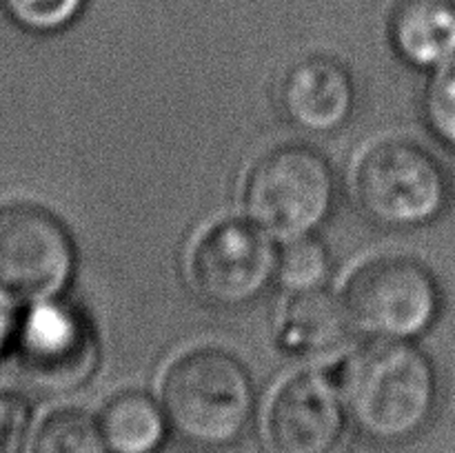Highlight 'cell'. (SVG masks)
<instances>
[{
	"mask_svg": "<svg viewBox=\"0 0 455 453\" xmlns=\"http://www.w3.org/2000/svg\"><path fill=\"white\" fill-rule=\"evenodd\" d=\"M336 376L351 422L378 442L413 438L438 407V369L413 342L367 340L336 369Z\"/></svg>",
	"mask_w": 455,
	"mask_h": 453,
	"instance_id": "cell-1",
	"label": "cell"
},
{
	"mask_svg": "<svg viewBox=\"0 0 455 453\" xmlns=\"http://www.w3.org/2000/svg\"><path fill=\"white\" fill-rule=\"evenodd\" d=\"M278 242L244 216L203 225L185 249L182 271L189 291L213 309H240L275 284Z\"/></svg>",
	"mask_w": 455,
	"mask_h": 453,
	"instance_id": "cell-6",
	"label": "cell"
},
{
	"mask_svg": "<svg viewBox=\"0 0 455 453\" xmlns=\"http://www.w3.org/2000/svg\"><path fill=\"white\" fill-rule=\"evenodd\" d=\"M29 453H109L98 416L78 407H58L36 426Z\"/></svg>",
	"mask_w": 455,
	"mask_h": 453,
	"instance_id": "cell-14",
	"label": "cell"
},
{
	"mask_svg": "<svg viewBox=\"0 0 455 453\" xmlns=\"http://www.w3.org/2000/svg\"><path fill=\"white\" fill-rule=\"evenodd\" d=\"M98 425L109 453H158L172 433L160 398L142 389L111 395L98 413Z\"/></svg>",
	"mask_w": 455,
	"mask_h": 453,
	"instance_id": "cell-13",
	"label": "cell"
},
{
	"mask_svg": "<svg viewBox=\"0 0 455 453\" xmlns=\"http://www.w3.org/2000/svg\"><path fill=\"white\" fill-rule=\"evenodd\" d=\"M280 109L296 129L315 136L336 133L355 111L358 89L340 60L314 53L293 62L283 76Z\"/></svg>",
	"mask_w": 455,
	"mask_h": 453,
	"instance_id": "cell-10",
	"label": "cell"
},
{
	"mask_svg": "<svg viewBox=\"0 0 455 453\" xmlns=\"http://www.w3.org/2000/svg\"><path fill=\"white\" fill-rule=\"evenodd\" d=\"M422 114L431 133L455 151V58L429 71L422 91Z\"/></svg>",
	"mask_w": 455,
	"mask_h": 453,
	"instance_id": "cell-16",
	"label": "cell"
},
{
	"mask_svg": "<svg viewBox=\"0 0 455 453\" xmlns=\"http://www.w3.org/2000/svg\"><path fill=\"white\" fill-rule=\"evenodd\" d=\"M329 274H331V256L327 244L318 235H305L278 244L275 284L284 293L327 287Z\"/></svg>",
	"mask_w": 455,
	"mask_h": 453,
	"instance_id": "cell-15",
	"label": "cell"
},
{
	"mask_svg": "<svg viewBox=\"0 0 455 453\" xmlns=\"http://www.w3.org/2000/svg\"><path fill=\"white\" fill-rule=\"evenodd\" d=\"M34 407L18 391L0 389V453H27Z\"/></svg>",
	"mask_w": 455,
	"mask_h": 453,
	"instance_id": "cell-18",
	"label": "cell"
},
{
	"mask_svg": "<svg viewBox=\"0 0 455 453\" xmlns=\"http://www.w3.org/2000/svg\"><path fill=\"white\" fill-rule=\"evenodd\" d=\"M158 398L178 438L200 449H225L243 440L251 425L256 382L229 349L198 345L164 364Z\"/></svg>",
	"mask_w": 455,
	"mask_h": 453,
	"instance_id": "cell-2",
	"label": "cell"
},
{
	"mask_svg": "<svg viewBox=\"0 0 455 453\" xmlns=\"http://www.w3.org/2000/svg\"><path fill=\"white\" fill-rule=\"evenodd\" d=\"M354 333L340 291L327 287L284 293L275 338L293 355L315 358L340 346Z\"/></svg>",
	"mask_w": 455,
	"mask_h": 453,
	"instance_id": "cell-11",
	"label": "cell"
},
{
	"mask_svg": "<svg viewBox=\"0 0 455 453\" xmlns=\"http://www.w3.org/2000/svg\"><path fill=\"white\" fill-rule=\"evenodd\" d=\"M351 417L336 369H300L278 382L265 407L271 453H340Z\"/></svg>",
	"mask_w": 455,
	"mask_h": 453,
	"instance_id": "cell-9",
	"label": "cell"
},
{
	"mask_svg": "<svg viewBox=\"0 0 455 453\" xmlns=\"http://www.w3.org/2000/svg\"><path fill=\"white\" fill-rule=\"evenodd\" d=\"M354 203L373 225L418 229L438 220L451 203V176L425 145L380 136L358 151L349 176Z\"/></svg>",
	"mask_w": 455,
	"mask_h": 453,
	"instance_id": "cell-3",
	"label": "cell"
},
{
	"mask_svg": "<svg viewBox=\"0 0 455 453\" xmlns=\"http://www.w3.org/2000/svg\"><path fill=\"white\" fill-rule=\"evenodd\" d=\"M89 0H3L9 16L36 34H53L74 25Z\"/></svg>",
	"mask_w": 455,
	"mask_h": 453,
	"instance_id": "cell-17",
	"label": "cell"
},
{
	"mask_svg": "<svg viewBox=\"0 0 455 453\" xmlns=\"http://www.w3.org/2000/svg\"><path fill=\"white\" fill-rule=\"evenodd\" d=\"M20 298L12 296L9 291L0 289V355L16 345L18 329H20V306H18Z\"/></svg>",
	"mask_w": 455,
	"mask_h": 453,
	"instance_id": "cell-19",
	"label": "cell"
},
{
	"mask_svg": "<svg viewBox=\"0 0 455 453\" xmlns=\"http://www.w3.org/2000/svg\"><path fill=\"white\" fill-rule=\"evenodd\" d=\"M340 298L354 333L367 340L425 336L443 311V287L420 258L382 253L363 260L342 282Z\"/></svg>",
	"mask_w": 455,
	"mask_h": 453,
	"instance_id": "cell-5",
	"label": "cell"
},
{
	"mask_svg": "<svg viewBox=\"0 0 455 453\" xmlns=\"http://www.w3.org/2000/svg\"><path fill=\"white\" fill-rule=\"evenodd\" d=\"M394 52L409 67L434 71L455 58V0H398L389 16Z\"/></svg>",
	"mask_w": 455,
	"mask_h": 453,
	"instance_id": "cell-12",
	"label": "cell"
},
{
	"mask_svg": "<svg viewBox=\"0 0 455 453\" xmlns=\"http://www.w3.org/2000/svg\"><path fill=\"white\" fill-rule=\"evenodd\" d=\"M31 385L69 393L92 380L100 362V340L92 318L62 296L31 302L16 338Z\"/></svg>",
	"mask_w": 455,
	"mask_h": 453,
	"instance_id": "cell-8",
	"label": "cell"
},
{
	"mask_svg": "<svg viewBox=\"0 0 455 453\" xmlns=\"http://www.w3.org/2000/svg\"><path fill=\"white\" fill-rule=\"evenodd\" d=\"M240 203L243 216L278 244L315 235L336 209V169L302 142L271 147L244 173Z\"/></svg>",
	"mask_w": 455,
	"mask_h": 453,
	"instance_id": "cell-4",
	"label": "cell"
},
{
	"mask_svg": "<svg viewBox=\"0 0 455 453\" xmlns=\"http://www.w3.org/2000/svg\"><path fill=\"white\" fill-rule=\"evenodd\" d=\"M78 251L69 226L36 203L0 204V289L25 300L62 296Z\"/></svg>",
	"mask_w": 455,
	"mask_h": 453,
	"instance_id": "cell-7",
	"label": "cell"
}]
</instances>
